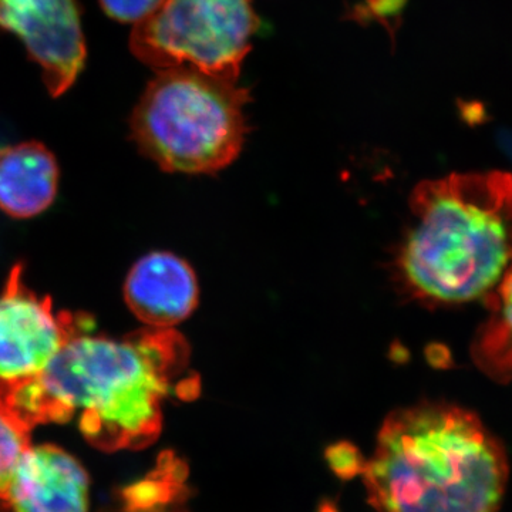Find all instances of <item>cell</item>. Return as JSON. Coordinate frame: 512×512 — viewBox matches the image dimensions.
I'll return each instance as SVG.
<instances>
[{"label":"cell","mask_w":512,"mask_h":512,"mask_svg":"<svg viewBox=\"0 0 512 512\" xmlns=\"http://www.w3.org/2000/svg\"><path fill=\"white\" fill-rule=\"evenodd\" d=\"M258 26L251 0H165L134 26L130 47L156 72L187 66L238 82Z\"/></svg>","instance_id":"5"},{"label":"cell","mask_w":512,"mask_h":512,"mask_svg":"<svg viewBox=\"0 0 512 512\" xmlns=\"http://www.w3.org/2000/svg\"><path fill=\"white\" fill-rule=\"evenodd\" d=\"M9 503L15 512H87L89 477L62 448L30 446L13 473Z\"/></svg>","instance_id":"8"},{"label":"cell","mask_w":512,"mask_h":512,"mask_svg":"<svg viewBox=\"0 0 512 512\" xmlns=\"http://www.w3.org/2000/svg\"><path fill=\"white\" fill-rule=\"evenodd\" d=\"M30 447V430L0 404V512L10 508L9 488L20 457Z\"/></svg>","instance_id":"12"},{"label":"cell","mask_w":512,"mask_h":512,"mask_svg":"<svg viewBox=\"0 0 512 512\" xmlns=\"http://www.w3.org/2000/svg\"><path fill=\"white\" fill-rule=\"evenodd\" d=\"M316 512H340V510L335 500L323 498V500L319 501L318 510H316Z\"/></svg>","instance_id":"15"},{"label":"cell","mask_w":512,"mask_h":512,"mask_svg":"<svg viewBox=\"0 0 512 512\" xmlns=\"http://www.w3.org/2000/svg\"><path fill=\"white\" fill-rule=\"evenodd\" d=\"M165 0H100L101 8L111 19L138 25L154 15Z\"/></svg>","instance_id":"14"},{"label":"cell","mask_w":512,"mask_h":512,"mask_svg":"<svg viewBox=\"0 0 512 512\" xmlns=\"http://www.w3.org/2000/svg\"><path fill=\"white\" fill-rule=\"evenodd\" d=\"M0 26L22 40L42 69L47 92L66 93L86 62V42L74 0H0Z\"/></svg>","instance_id":"7"},{"label":"cell","mask_w":512,"mask_h":512,"mask_svg":"<svg viewBox=\"0 0 512 512\" xmlns=\"http://www.w3.org/2000/svg\"><path fill=\"white\" fill-rule=\"evenodd\" d=\"M124 299L148 328L170 329L197 308V276L178 256L151 252L128 272Z\"/></svg>","instance_id":"9"},{"label":"cell","mask_w":512,"mask_h":512,"mask_svg":"<svg viewBox=\"0 0 512 512\" xmlns=\"http://www.w3.org/2000/svg\"><path fill=\"white\" fill-rule=\"evenodd\" d=\"M414 224L400 248V278L436 303L484 299L512 261V174H450L410 197Z\"/></svg>","instance_id":"3"},{"label":"cell","mask_w":512,"mask_h":512,"mask_svg":"<svg viewBox=\"0 0 512 512\" xmlns=\"http://www.w3.org/2000/svg\"><path fill=\"white\" fill-rule=\"evenodd\" d=\"M93 328L84 313L53 311L49 296L40 298L25 284L23 265L13 266L0 293V382L37 375L70 340Z\"/></svg>","instance_id":"6"},{"label":"cell","mask_w":512,"mask_h":512,"mask_svg":"<svg viewBox=\"0 0 512 512\" xmlns=\"http://www.w3.org/2000/svg\"><path fill=\"white\" fill-rule=\"evenodd\" d=\"M247 90L194 67L161 70L131 116L138 150L168 173L211 174L241 153Z\"/></svg>","instance_id":"4"},{"label":"cell","mask_w":512,"mask_h":512,"mask_svg":"<svg viewBox=\"0 0 512 512\" xmlns=\"http://www.w3.org/2000/svg\"><path fill=\"white\" fill-rule=\"evenodd\" d=\"M484 299L490 315L478 330L471 356L485 375L507 383L512 380V261Z\"/></svg>","instance_id":"11"},{"label":"cell","mask_w":512,"mask_h":512,"mask_svg":"<svg viewBox=\"0 0 512 512\" xmlns=\"http://www.w3.org/2000/svg\"><path fill=\"white\" fill-rule=\"evenodd\" d=\"M190 362V345L173 328L147 326L121 338L86 332L37 375L0 382V404L30 431L77 419L100 450H141L160 436L170 397L200 394Z\"/></svg>","instance_id":"1"},{"label":"cell","mask_w":512,"mask_h":512,"mask_svg":"<svg viewBox=\"0 0 512 512\" xmlns=\"http://www.w3.org/2000/svg\"><path fill=\"white\" fill-rule=\"evenodd\" d=\"M325 460L332 473L342 481L362 477L367 463V458L356 444L346 440L326 447Z\"/></svg>","instance_id":"13"},{"label":"cell","mask_w":512,"mask_h":512,"mask_svg":"<svg viewBox=\"0 0 512 512\" xmlns=\"http://www.w3.org/2000/svg\"><path fill=\"white\" fill-rule=\"evenodd\" d=\"M59 187L56 158L37 141L0 148V210L32 218L53 204Z\"/></svg>","instance_id":"10"},{"label":"cell","mask_w":512,"mask_h":512,"mask_svg":"<svg viewBox=\"0 0 512 512\" xmlns=\"http://www.w3.org/2000/svg\"><path fill=\"white\" fill-rule=\"evenodd\" d=\"M362 478L376 512H497L508 461L476 414L420 403L386 417Z\"/></svg>","instance_id":"2"}]
</instances>
